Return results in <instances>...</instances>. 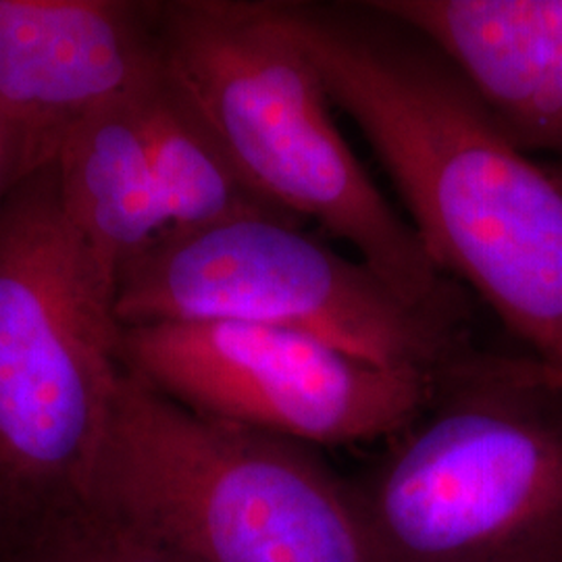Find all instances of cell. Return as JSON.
<instances>
[{
	"mask_svg": "<svg viewBox=\"0 0 562 562\" xmlns=\"http://www.w3.org/2000/svg\"><path fill=\"white\" fill-rule=\"evenodd\" d=\"M117 283L67 217L55 165L0 201V477L81 498L117 394Z\"/></svg>",
	"mask_w": 562,
	"mask_h": 562,
	"instance_id": "5",
	"label": "cell"
},
{
	"mask_svg": "<svg viewBox=\"0 0 562 562\" xmlns=\"http://www.w3.org/2000/svg\"><path fill=\"white\" fill-rule=\"evenodd\" d=\"M121 350L130 371L183 406L304 446L396 438L422 419L443 378L257 323L123 327Z\"/></svg>",
	"mask_w": 562,
	"mask_h": 562,
	"instance_id": "7",
	"label": "cell"
},
{
	"mask_svg": "<svg viewBox=\"0 0 562 562\" xmlns=\"http://www.w3.org/2000/svg\"><path fill=\"white\" fill-rule=\"evenodd\" d=\"M546 169H548L550 176L562 186V161H557L554 165H546Z\"/></svg>",
	"mask_w": 562,
	"mask_h": 562,
	"instance_id": "15",
	"label": "cell"
},
{
	"mask_svg": "<svg viewBox=\"0 0 562 562\" xmlns=\"http://www.w3.org/2000/svg\"><path fill=\"white\" fill-rule=\"evenodd\" d=\"M97 527L60 543L41 562H183L106 522Z\"/></svg>",
	"mask_w": 562,
	"mask_h": 562,
	"instance_id": "12",
	"label": "cell"
},
{
	"mask_svg": "<svg viewBox=\"0 0 562 562\" xmlns=\"http://www.w3.org/2000/svg\"><path fill=\"white\" fill-rule=\"evenodd\" d=\"M278 2L408 223L543 369L562 371V186L504 136L442 53L371 2Z\"/></svg>",
	"mask_w": 562,
	"mask_h": 562,
	"instance_id": "1",
	"label": "cell"
},
{
	"mask_svg": "<svg viewBox=\"0 0 562 562\" xmlns=\"http://www.w3.org/2000/svg\"><path fill=\"white\" fill-rule=\"evenodd\" d=\"M144 123L169 234L199 232L255 215L290 217L248 186L162 59L144 88Z\"/></svg>",
	"mask_w": 562,
	"mask_h": 562,
	"instance_id": "11",
	"label": "cell"
},
{
	"mask_svg": "<svg viewBox=\"0 0 562 562\" xmlns=\"http://www.w3.org/2000/svg\"><path fill=\"white\" fill-rule=\"evenodd\" d=\"M450 60L525 155L562 161V0H373Z\"/></svg>",
	"mask_w": 562,
	"mask_h": 562,
	"instance_id": "9",
	"label": "cell"
},
{
	"mask_svg": "<svg viewBox=\"0 0 562 562\" xmlns=\"http://www.w3.org/2000/svg\"><path fill=\"white\" fill-rule=\"evenodd\" d=\"M159 67L155 0H0V138L13 188Z\"/></svg>",
	"mask_w": 562,
	"mask_h": 562,
	"instance_id": "8",
	"label": "cell"
},
{
	"mask_svg": "<svg viewBox=\"0 0 562 562\" xmlns=\"http://www.w3.org/2000/svg\"><path fill=\"white\" fill-rule=\"evenodd\" d=\"M155 25L165 69L262 201L352 246L404 299L461 319L448 276L341 136L276 0H155Z\"/></svg>",
	"mask_w": 562,
	"mask_h": 562,
	"instance_id": "2",
	"label": "cell"
},
{
	"mask_svg": "<svg viewBox=\"0 0 562 562\" xmlns=\"http://www.w3.org/2000/svg\"><path fill=\"white\" fill-rule=\"evenodd\" d=\"M148 80L78 125L53 162L67 217L115 283L169 234L144 123Z\"/></svg>",
	"mask_w": 562,
	"mask_h": 562,
	"instance_id": "10",
	"label": "cell"
},
{
	"mask_svg": "<svg viewBox=\"0 0 562 562\" xmlns=\"http://www.w3.org/2000/svg\"><path fill=\"white\" fill-rule=\"evenodd\" d=\"M81 501L183 562H382L359 494L311 446L206 417L127 367Z\"/></svg>",
	"mask_w": 562,
	"mask_h": 562,
	"instance_id": "3",
	"label": "cell"
},
{
	"mask_svg": "<svg viewBox=\"0 0 562 562\" xmlns=\"http://www.w3.org/2000/svg\"><path fill=\"white\" fill-rule=\"evenodd\" d=\"M115 313L123 327L269 325L382 367L431 375H446L467 359L457 317L404 299L367 262L278 215L167 234L121 273Z\"/></svg>",
	"mask_w": 562,
	"mask_h": 562,
	"instance_id": "6",
	"label": "cell"
},
{
	"mask_svg": "<svg viewBox=\"0 0 562 562\" xmlns=\"http://www.w3.org/2000/svg\"><path fill=\"white\" fill-rule=\"evenodd\" d=\"M519 367H521L522 373L529 375L531 380L536 382L546 383V385H552V387H559L562 390V371H552V369H543L538 362L531 361V359H517Z\"/></svg>",
	"mask_w": 562,
	"mask_h": 562,
	"instance_id": "13",
	"label": "cell"
},
{
	"mask_svg": "<svg viewBox=\"0 0 562 562\" xmlns=\"http://www.w3.org/2000/svg\"><path fill=\"white\" fill-rule=\"evenodd\" d=\"M9 190H13V181L9 176V165H7V155H4V146L0 138V201L9 194Z\"/></svg>",
	"mask_w": 562,
	"mask_h": 562,
	"instance_id": "14",
	"label": "cell"
},
{
	"mask_svg": "<svg viewBox=\"0 0 562 562\" xmlns=\"http://www.w3.org/2000/svg\"><path fill=\"white\" fill-rule=\"evenodd\" d=\"M443 382L359 494L382 562H562V390L517 359Z\"/></svg>",
	"mask_w": 562,
	"mask_h": 562,
	"instance_id": "4",
	"label": "cell"
}]
</instances>
